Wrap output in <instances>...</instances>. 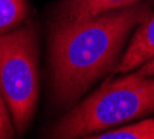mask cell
<instances>
[{"instance_id":"6da1fadb","label":"cell","mask_w":154,"mask_h":139,"mask_svg":"<svg viewBox=\"0 0 154 139\" xmlns=\"http://www.w3.org/2000/svg\"><path fill=\"white\" fill-rule=\"evenodd\" d=\"M149 15L146 6H129L94 17L54 21L50 70L54 96L61 103L79 97L115 64L133 27Z\"/></svg>"},{"instance_id":"7a4b0ae2","label":"cell","mask_w":154,"mask_h":139,"mask_svg":"<svg viewBox=\"0 0 154 139\" xmlns=\"http://www.w3.org/2000/svg\"><path fill=\"white\" fill-rule=\"evenodd\" d=\"M154 111V79L136 72L106 82L67 115L53 131V139H75Z\"/></svg>"},{"instance_id":"3957f363","label":"cell","mask_w":154,"mask_h":139,"mask_svg":"<svg viewBox=\"0 0 154 139\" xmlns=\"http://www.w3.org/2000/svg\"><path fill=\"white\" fill-rule=\"evenodd\" d=\"M39 92L36 32L32 25L0 35V95L21 134L33 115Z\"/></svg>"},{"instance_id":"277c9868","label":"cell","mask_w":154,"mask_h":139,"mask_svg":"<svg viewBox=\"0 0 154 139\" xmlns=\"http://www.w3.org/2000/svg\"><path fill=\"white\" fill-rule=\"evenodd\" d=\"M154 57V13L142 21L125 54L111 71L112 75L128 72Z\"/></svg>"},{"instance_id":"5b68a950","label":"cell","mask_w":154,"mask_h":139,"mask_svg":"<svg viewBox=\"0 0 154 139\" xmlns=\"http://www.w3.org/2000/svg\"><path fill=\"white\" fill-rule=\"evenodd\" d=\"M140 0H63L54 21H69L94 17L136 4Z\"/></svg>"},{"instance_id":"8992f818","label":"cell","mask_w":154,"mask_h":139,"mask_svg":"<svg viewBox=\"0 0 154 139\" xmlns=\"http://www.w3.org/2000/svg\"><path fill=\"white\" fill-rule=\"evenodd\" d=\"M28 14L25 0H0V35L10 32Z\"/></svg>"},{"instance_id":"52a82bcc","label":"cell","mask_w":154,"mask_h":139,"mask_svg":"<svg viewBox=\"0 0 154 139\" xmlns=\"http://www.w3.org/2000/svg\"><path fill=\"white\" fill-rule=\"evenodd\" d=\"M82 139H154V120H143L115 131Z\"/></svg>"},{"instance_id":"ba28073f","label":"cell","mask_w":154,"mask_h":139,"mask_svg":"<svg viewBox=\"0 0 154 139\" xmlns=\"http://www.w3.org/2000/svg\"><path fill=\"white\" fill-rule=\"evenodd\" d=\"M13 136H14V128L8 117L7 106L0 95V139H13Z\"/></svg>"},{"instance_id":"9c48e42d","label":"cell","mask_w":154,"mask_h":139,"mask_svg":"<svg viewBox=\"0 0 154 139\" xmlns=\"http://www.w3.org/2000/svg\"><path fill=\"white\" fill-rule=\"evenodd\" d=\"M137 75L142 77H149V75H154V57L151 60L146 61V64H142L140 68L136 71Z\"/></svg>"}]
</instances>
